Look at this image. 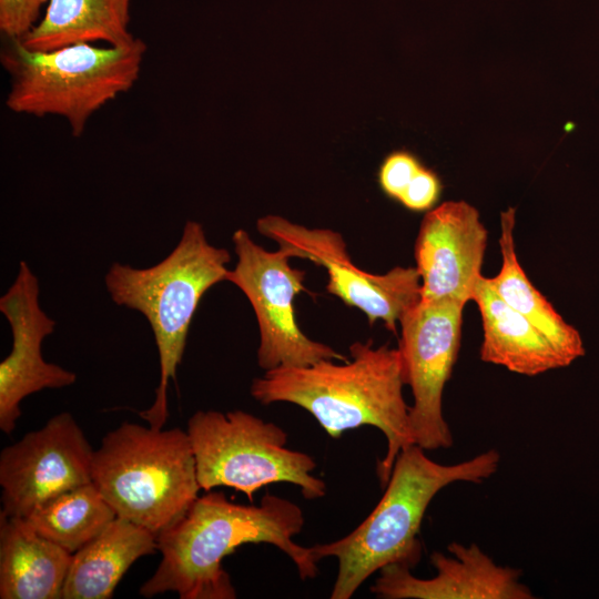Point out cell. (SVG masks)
<instances>
[{"label": "cell", "instance_id": "cell-1", "mask_svg": "<svg viewBox=\"0 0 599 599\" xmlns=\"http://www.w3.org/2000/svg\"><path fill=\"white\" fill-rule=\"evenodd\" d=\"M304 521L300 506L270 493L258 505H242L210 490L156 536L162 559L139 593L151 598L174 591L181 599H234L236 590L222 560L245 544L275 546L294 562L301 579H314L318 561L312 548L294 541Z\"/></svg>", "mask_w": 599, "mask_h": 599}, {"label": "cell", "instance_id": "cell-2", "mask_svg": "<svg viewBox=\"0 0 599 599\" xmlns=\"http://www.w3.org/2000/svg\"><path fill=\"white\" fill-rule=\"evenodd\" d=\"M351 359H323L306 366H281L254 378L251 395L263 405L290 403L307 410L332 438L363 426L386 438L376 471L386 486L398 454L414 444L409 407L403 396L398 347H375L372 339L349 346Z\"/></svg>", "mask_w": 599, "mask_h": 599}, {"label": "cell", "instance_id": "cell-3", "mask_svg": "<svg viewBox=\"0 0 599 599\" xmlns=\"http://www.w3.org/2000/svg\"><path fill=\"white\" fill-rule=\"evenodd\" d=\"M499 463L496 449L453 465L430 459L416 444L403 449L384 495L366 519L343 538L311 547L317 561L328 557L338 561L331 598H352L368 577L387 565L413 569L422 559L418 535L434 497L457 481H485L498 470Z\"/></svg>", "mask_w": 599, "mask_h": 599}, {"label": "cell", "instance_id": "cell-4", "mask_svg": "<svg viewBox=\"0 0 599 599\" xmlns=\"http://www.w3.org/2000/svg\"><path fill=\"white\" fill-rule=\"evenodd\" d=\"M231 254L211 244L201 223L185 222L180 241L161 262L146 268L113 263L105 287L119 306L140 312L149 322L160 362L153 404L140 416L155 428L167 417V388L182 362L189 328L203 295L226 281Z\"/></svg>", "mask_w": 599, "mask_h": 599}, {"label": "cell", "instance_id": "cell-5", "mask_svg": "<svg viewBox=\"0 0 599 599\" xmlns=\"http://www.w3.org/2000/svg\"><path fill=\"white\" fill-rule=\"evenodd\" d=\"M146 50L136 37L118 47L77 43L53 50H32L20 39L4 38L6 106L18 114L60 116L79 138L94 113L133 88Z\"/></svg>", "mask_w": 599, "mask_h": 599}, {"label": "cell", "instance_id": "cell-6", "mask_svg": "<svg viewBox=\"0 0 599 599\" xmlns=\"http://www.w3.org/2000/svg\"><path fill=\"white\" fill-rule=\"evenodd\" d=\"M92 483L118 517L158 536L199 497L187 432L122 423L93 453Z\"/></svg>", "mask_w": 599, "mask_h": 599}, {"label": "cell", "instance_id": "cell-7", "mask_svg": "<svg viewBox=\"0 0 599 599\" xmlns=\"http://www.w3.org/2000/svg\"><path fill=\"white\" fill-rule=\"evenodd\" d=\"M201 489L230 487L250 501L264 486L288 483L305 499L326 495V484L312 473L316 463L306 453L286 447L287 433L278 425L244 410L226 414L197 410L187 422Z\"/></svg>", "mask_w": 599, "mask_h": 599}, {"label": "cell", "instance_id": "cell-8", "mask_svg": "<svg viewBox=\"0 0 599 599\" xmlns=\"http://www.w3.org/2000/svg\"><path fill=\"white\" fill-rule=\"evenodd\" d=\"M232 242L237 261L226 281L247 297L260 331L257 363L264 370L281 366H306L323 359L347 361V356L305 335L294 312V298L305 292V272L290 264L281 248L270 252L238 229Z\"/></svg>", "mask_w": 599, "mask_h": 599}, {"label": "cell", "instance_id": "cell-9", "mask_svg": "<svg viewBox=\"0 0 599 599\" xmlns=\"http://www.w3.org/2000/svg\"><path fill=\"white\" fill-rule=\"evenodd\" d=\"M464 307L454 300H419L399 321L403 378L413 394L410 432L414 444L425 450L454 444L443 393L460 347Z\"/></svg>", "mask_w": 599, "mask_h": 599}, {"label": "cell", "instance_id": "cell-10", "mask_svg": "<svg viewBox=\"0 0 599 599\" xmlns=\"http://www.w3.org/2000/svg\"><path fill=\"white\" fill-rule=\"evenodd\" d=\"M256 229L291 258L323 266L328 275L327 292L362 311L370 324L382 321L388 331L397 333L403 315L420 300L416 267L396 266L384 274L363 271L352 261L338 232L309 229L277 215L258 219Z\"/></svg>", "mask_w": 599, "mask_h": 599}, {"label": "cell", "instance_id": "cell-11", "mask_svg": "<svg viewBox=\"0 0 599 599\" xmlns=\"http://www.w3.org/2000/svg\"><path fill=\"white\" fill-rule=\"evenodd\" d=\"M93 453L67 412L4 447L0 454L1 512L26 518L50 498L91 483Z\"/></svg>", "mask_w": 599, "mask_h": 599}, {"label": "cell", "instance_id": "cell-12", "mask_svg": "<svg viewBox=\"0 0 599 599\" xmlns=\"http://www.w3.org/2000/svg\"><path fill=\"white\" fill-rule=\"evenodd\" d=\"M40 285L26 261L19 263L14 282L0 297V312L9 322L12 348L0 363V429L9 435L21 415L20 403L29 395L70 386L77 375L42 357L43 339L55 322L40 306Z\"/></svg>", "mask_w": 599, "mask_h": 599}, {"label": "cell", "instance_id": "cell-13", "mask_svg": "<svg viewBox=\"0 0 599 599\" xmlns=\"http://www.w3.org/2000/svg\"><path fill=\"white\" fill-rule=\"evenodd\" d=\"M487 240L478 211L465 201H447L428 211L414 248L420 300L465 305L473 301Z\"/></svg>", "mask_w": 599, "mask_h": 599}, {"label": "cell", "instance_id": "cell-14", "mask_svg": "<svg viewBox=\"0 0 599 599\" xmlns=\"http://www.w3.org/2000/svg\"><path fill=\"white\" fill-rule=\"evenodd\" d=\"M449 555L434 551L432 578H418L412 569L392 564L379 570L369 588L383 599H534L528 586L519 581L518 568L497 565L476 544L453 541Z\"/></svg>", "mask_w": 599, "mask_h": 599}, {"label": "cell", "instance_id": "cell-15", "mask_svg": "<svg viewBox=\"0 0 599 599\" xmlns=\"http://www.w3.org/2000/svg\"><path fill=\"white\" fill-rule=\"evenodd\" d=\"M473 302L483 322V362L525 376L569 366L551 342L495 292L488 277L479 278Z\"/></svg>", "mask_w": 599, "mask_h": 599}, {"label": "cell", "instance_id": "cell-16", "mask_svg": "<svg viewBox=\"0 0 599 599\" xmlns=\"http://www.w3.org/2000/svg\"><path fill=\"white\" fill-rule=\"evenodd\" d=\"M71 561L26 518L0 514L1 599H61Z\"/></svg>", "mask_w": 599, "mask_h": 599}, {"label": "cell", "instance_id": "cell-17", "mask_svg": "<svg viewBox=\"0 0 599 599\" xmlns=\"http://www.w3.org/2000/svg\"><path fill=\"white\" fill-rule=\"evenodd\" d=\"M158 550L156 536L121 517L72 555L61 599H109L133 562Z\"/></svg>", "mask_w": 599, "mask_h": 599}, {"label": "cell", "instance_id": "cell-18", "mask_svg": "<svg viewBox=\"0 0 599 599\" xmlns=\"http://www.w3.org/2000/svg\"><path fill=\"white\" fill-rule=\"evenodd\" d=\"M131 0H49L39 22L21 40L32 50H53L77 43L123 45L130 32Z\"/></svg>", "mask_w": 599, "mask_h": 599}, {"label": "cell", "instance_id": "cell-19", "mask_svg": "<svg viewBox=\"0 0 599 599\" xmlns=\"http://www.w3.org/2000/svg\"><path fill=\"white\" fill-rule=\"evenodd\" d=\"M515 209L500 214L501 267L488 282L515 311L532 323L570 365L586 351L579 332L568 324L551 303L534 286L518 262L515 240Z\"/></svg>", "mask_w": 599, "mask_h": 599}, {"label": "cell", "instance_id": "cell-20", "mask_svg": "<svg viewBox=\"0 0 599 599\" xmlns=\"http://www.w3.org/2000/svg\"><path fill=\"white\" fill-rule=\"evenodd\" d=\"M116 517L91 481L50 498L26 519L42 537L73 555Z\"/></svg>", "mask_w": 599, "mask_h": 599}, {"label": "cell", "instance_id": "cell-21", "mask_svg": "<svg viewBox=\"0 0 599 599\" xmlns=\"http://www.w3.org/2000/svg\"><path fill=\"white\" fill-rule=\"evenodd\" d=\"M49 0H0V31L4 38L22 39L41 19Z\"/></svg>", "mask_w": 599, "mask_h": 599}, {"label": "cell", "instance_id": "cell-22", "mask_svg": "<svg viewBox=\"0 0 599 599\" xmlns=\"http://www.w3.org/2000/svg\"><path fill=\"white\" fill-rule=\"evenodd\" d=\"M423 165L407 151H395L383 161L378 182L386 195L398 201Z\"/></svg>", "mask_w": 599, "mask_h": 599}, {"label": "cell", "instance_id": "cell-23", "mask_svg": "<svg viewBox=\"0 0 599 599\" xmlns=\"http://www.w3.org/2000/svg\"><path fill=\"white\" fill-rule=\"evenodd\" d=\"M440 191L441 184L436 173L422 166L398 199V202L410 211H427L435 205Z\"/></svg>", "mask_w": 599, "mask_h": 599}]
</instances>
